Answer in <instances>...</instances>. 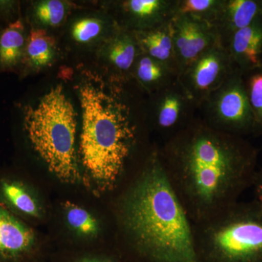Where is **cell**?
<instances>
[{
	"label": "cell",
	"mask_w": 262,
	"mask_h": 262,
	"mask_svg": "<svg viewBox=\"0 0 262 262\" xmlns=\"http://www.w3.org/2000/svg\"><path fill=\"white\" fill-rule=\"evenodd\" d=\"M262 15V0H224L212 25L221 44L227 47L234 33L248 27Z\"/></svg>",
	"instance_id": "obj_13"
},
{
	"label": "cell",
	"mask_w": 262,
	"mask_h": 262,
	"mask_svg": "<svg viewBox=\"0 0 262 262\" xmlns=\"http://www.w3.org/2000/svg\"><path fill=\"white\" fill-rule=\"evenodd\" d=\"M24 129L52 173L63 182L80 181L75 150L77 115L61 85L51 88L37 103L25 108Z\"/></svg>",
	"instance_id": "obj_4"
},
{
	"label": "cell",
	"mask_w": 262,
	"mask_h": 262,
	"mask_svg": "<svg viewBox=\"0 0 262 262\" xmlns=\"http://www.w3.org/2000/svg\"><path fill=\"white\" fill-rule=\"evenodd\" d=\"M54 38L42 29H32L28 33L25 53L20 70L22 73L37 71L52 65L56 57Z\"/></svg>",
	"instance_id": "obj_18"
},
{
	"label": "cell",
	"mask_w": 262,
	"mask_h": 262,
	"mask_svg": "<svg viewBox=\"0 0 262 262\" xmlns=\"http://www.w3.org/2000/svg\"><path fill=\"white\" fill-rule=\"evenodd\" d=\"M65 208L67 222L76 232L84 236H94L97 233V221L89 211L70 203Z\"/></svg>",
	"instance_id": "obj_24"
},
{
	"label": "cell",
	"mask_w": 262,
	"mask_h": 262,
	"mask_svg": "<svg viewBox=\"0 0 262 262\" xmlns=\"http://www.w3.org/2000/svg\"><path fill=\"white\" fill-rule=\"evenodd\" d=\"M72 262H121L120 258L110 255L86 254L76 258Z\"/></svg>",
	"instance_id": "obj_26"
},
{
	"label": "cell",
	"mask_w": 262,
	"mask_h": 262,
	"mask_svg": "<svg viewBox=\"0 0 262 262\" xmlns=\"http://www.w3.org/2000/svg\"><path fill=\"white\" fill-rule=\"evenodd\" d=\"M148 96L150 125L163 142L189 126L198 115V106L179 80Z\"/></svg>",
	"instance_id": "obj_7"
},
{
	"label": "cell",
	"mask_w": 262,
	"mask_h": 262,
	"mask_svg": "<svg viewBox=\"0 0 262 262\" xmlns=\"http://www.w3.org/2000/svg\"><path fill=\"white\" fill-rule=\"evenodd\" d=\"M175 0H127L117 3L120 28L130 32L147 30L174 18Z\"/></svg>",
	"instance_id": "obj_11"
},
{
	"label": "cell",
	"mask_w": 262,
	"mask_h": 262,
	"mask_svg": "<svg viewBox=\"0 0 262 262\" xmlns=\"http://www.w3.org/2000/svg\"><path fill=\"white\" fill-rule=\"evenodd\" d=\"M132 79L147 95L179 80L177 70L141 53L133 71Z\"/></svg>",
	"instance_id": "obj_16"
},
{
	"label": "cell",
	"mask_w": 262,
	"mask_h": 262,
	"mask_svg": "<svg viewBox=\"0 0 262 262\" xmlns=\"http://www.w3.org/2000/svg\"><path fill=\"white\" fill-rule=\"evenodd\" d=\"M141 53L134 32L120 27L106 38L102 48V58L114 80H133L136 60Z\"/></svg>",
	"instance_id": "obj_12"
},
{
	"label": "cell",
	"mask_w": 262,
	"mask_h": 262,
	"mask_svg": "<svg viewBox=\"0 0 262 262\" xmlns=\"http://www.w3.org/2000/svg\"><path fill=\"white\" fill-rule=\"evenodd\" d=\"M67 6L59 0H46L37 3L32 9L34 20L48 27H58L64 20Z\"/></svg>",
	"instance_id": "obj_23"
},
{
	"label": "cell",
	"mask_w": 262,
	"mask_h": 262,
	"mask_svg": "<svg viewBox=\"0 0 262 262\" xmlns=\"http://www.w3.org/2000/svg\"><path fill=\"white\" fill-rule=\"evenodd\" d=\"M172 27L179 77L203 53L220 43L214 27L205 20L178 15L172 20Z\"/></svg>",
	"instance_id": "obj_9"
},
{
	"label": "cell",
	"mask_w": 262,
	"mask_h": 262,
	"mask_svg": "<svg viewBox=\"0 0 262 262\" xmlns=\"http://www.w3.org/2000/svg\"><path fill=\"white\" fill-rule=\"evenodd\" d=\"M235 70L227 48L218 43L193 62L179 80L198 107Z\"/></svg>",
	"instance_id": "obj_8"
},
{
	"label": "cell",
	"mask_w": 262,
	"mask_h": 262,
	"mask_svg": "<svg viewBox=\"0 0 262 262\" xmlns=\"http://www.w3.org/2000/svg\"><path fill=\"white\" fill-rule=\"evenodd\" d=\"M2 27H0V28H2Z\"/></svg>",
	"instance_id": "obj_28"
},
{
	"label": "cell",
	"mask_w": 262,
	"mask_h": 262,
	"mask_svg": "<svg viewBox=\"0 0 262 262\" xmlns=\"http://www.w3.org/2000/svg\"><path fill=\"white\" fill-rule=\"evenodd\" d=\"M224 0H175L174 17L187 15L205 20L214 21Z\"/></svg>",
	"instance_id": "obj_21"
},
{
	"label": "cell",
	"mask_w": 262,
	"mask_h": 262,
	"mask_svg": "<svg viewBox=\"0 0 262 262\" xmlns=\"http://www.w3.org/2000/svg\"><path fill=\"white\" fill-rule=\"evenodd\" d=\"M234 67L247 72L262 65V15L234 33L227 47Z\"/></svg>",
	"instance_id": "obj_14"
},
{
	"label": "cell",
	"mask_w": 262,
	"mask_h": 262,
	"mask_svg": "<svg viewBox=\"0 0 262 262\" xmlns=\"http://www.w3.org/2000/svg\"><path fill=\"white\" fill-rule=\"evenodd\" d=\"M160 161L192 224L238 202L253 185L258 149L242 136L215 130L196 115L158 147Z\"/></svg>",
	"instance_id": "obj_1"
},
{
	"label": "cell",
	"mask_w": 262,
	"mask_h": 262,
	"mask_svg": "<svg viewBox=\"0 0 262 262\" xmlns=\"http://www.w3.org/2000/svg\"><path fill=\"white\" fill-rule=\"evenodd\" d=\"M252 186L256 193V201L262 206V169L255 174Z\"/></svg>",
	"instance_id": "obj_27"
},
{
	"label": "cell",
	"mask_w": 262,
	"mask_h": 262,
	"mask_svg": "<svg viewBox=\"0 0 262 262\" xmlns=\"http://www.w3.org/2000/svg\"><path fill=\"white\" fill-rule=\"evenodd\" d=\"M192 225L200 262H262V206L256 200Z\"/></svg>",
	"instance_id": "obj_5"
},
{
	"label": "cell",
	"mask_w": 262,
	"mask_h": 262,
	"mask_svg": "<svg viewBox=\"0 0 262 262\" xmlns=\"http://www.w3.org/2000/svg\"><path fill=\"white\" fill-rule=\"evenodd\" d=\"M116 21L106 23L102 19L86 17L79 19L71 29L72 37L78 43L87 44L101 37L105 31L116 30L118 28Z\"/></svg>",
	"instance_id": "obj_22"
},
{
	"label": "cell",
	"mask_w": 262,
	"mask_h": 262,
	"mask_svg": "<svg viewBox=\"0 0 262 262\" xmlns=\"http://www.w3.org/2000/svg\"><path fill=\"white\" fill-rule=\"evenodd\" d=\"M0 204L18 217L39 216V206L30 189L19 179L11 177L0 179Z\"/></svg>",
	"instance_id": "obj_19"
},
{
	"label": "cell",
	"mask_w": 262,
	"mask_h": 262,
	"mask_svg": "<svg viewBox=\"0 0 262 262\" xmlns=\"http://www.w3.org/2000/svg\"><path fill=\"white\" fill-rule=\"evenodd\" d=\"M28 33L23 19L0 28V71L20 70L23 62Z\"/></svg>",
	"instance_id": "obj_17"
},
{
	"label": "cell",
	"mask_w": 262,
	"mask_h": 262,
	"mask_svg": "<svg viewBox=\"0 0 262 262\" xmlns=\"http://www.w3.org/2000/svg\"><path fill=\"white\" fill-rule=\"evenodd\" d=\"M198 116L215 130L242 137L253 134L252 110L241 71L236 69L200 104Z\"/></svg>",
	"instance_id": "obj_6"
},
{
	"label": "cell",
	"mask_w": 262,
	"mask_h": 262,
	"mask_svg": "<svg viewBox=\"0 0 262 262\" xmlns=\"http://www.w3.org/2000/svg\"><path fill=\"white\" fill-rule=\"evenodd\" d=\"M245 89L252 110L254 136L262 134V65L243 74Z\"/></svg>",
	"instance_id": "obj_20"
},
{
	"label": "cell",
	"mask_w": 262,
	"mask_h": 262,
	"mask_svg": "<svg viewBox=\"0 0 262 262\" xmlns=\"http://www.w3.org/2000/svg\"><path fill=\"white\" fill-rule=\"evenodd\" d=\"M35 252L32 229L0 204V262H30Z\"/></svg>",
	"instance_id": "obj_10"
},
{
	"label": "cell",
	"mask_w": 262,
	"mask_h": 262,
	"mask_svg": "<svg viewBox=\"0 0 262 262\" xmlns=\"http://www.w3.org/2000/svg\"><path fill=\"white\" fill-rule=\"evenodd\" d=\"M18 3L14 1H0V20L5 21V26L17 19L18 16Z\"/></svg>",
	"instance_id": "obj_25"
},
{
	"label": "cell",
	"mask_w": 262,
	"mask_h": 262,
	"mask_svg": "<svg viewBox=\"0 0 262 262\" xmlns=\"http://www.w3.org/2000/svg\"><path fill=\"white\" fill-rule=\"evenodd\" d=\"M127 82L87 74L79 84L82 163L103 190L115 187L139 141Z\"/></svg>",
	"instance_id": "obj_3"
},
{
	"label": "cell",
	"mask_w": 262,
	"mask_h": 262,
	"mask_svg": "<svg viewBox=\"0 0 262 262\" xmlns=\"http://www.w3.org/2000/svg\"><path fill=\"white\" fill-rule=\"evenodd\" d=\"M133 32L141 53L168 66L179 73L174 49L172 20L155 28Z\"/></svg>",
	"instance_id": "obj_15"
},
{
	"label": "cell",
	"mask_w": 262,
	"mask_h": 262,
	"mask_svg": "<svg viewBox=\"0 0 262 262\" xmlns=\"http://www.w3.org/2000/svg\"><path fill=\"white\" fill-rule=\"evenodd\" d=\"M121 223L141 262H200L192 222L170 185L158 147L122 201Z\"/></svg>",
	"instance_id": "obj_2"
}]
</instances>
